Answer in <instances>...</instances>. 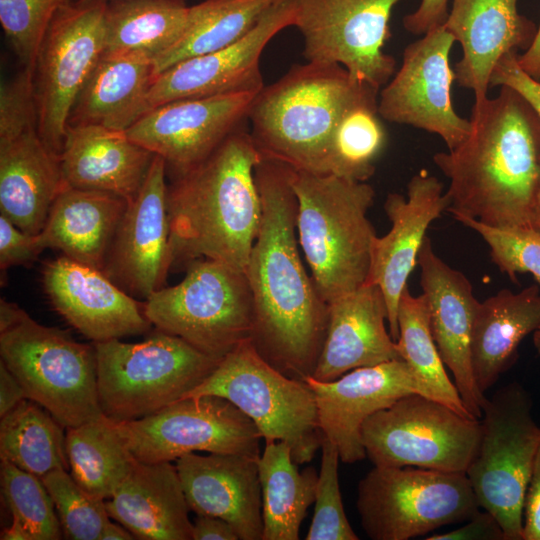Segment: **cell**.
Wrapping results in <instances>:
<instances>
[{
	"label": "cell",
	"mask_w": 540,
	"mask_h": 540,
	"mask_svg": "<svg viewBox=\"0 0 540 540\" xmlns=\"http://www.w3.org/2000/svg\"><path fill=\"white\" fill-rule=\"evenodd\" d=\"M293 172L265 157L256 165L262 218L244 272L253 298L252 343L274 368L305 381L323 347L328 304L300 257Z\"/></svg>",
	"instance_id": "1"
},
{
	"label": "cell",
	"mask_w": 540,
	"mask_h": 540,
	"mask_svg": "<svg viewBox=\"0 0 540 540\" xmlns=\"http://www.w3.org/2000/svg\"><path fill=\"white\" fill-rule=\"evenodd\" d=\"M469 136L433 156L449 179L453 216L494 227L532 229L540 193V118L514 89L474 103Z\"/></svg>",
	"instance_id": "2"
},
{
	"label": "cell",
	"mask_w": 540,
	"mask_h": 540,
	"mask_svg": "<svg viewBox=\"0 0 540 540\" xmlns=\"http://www.w3.org/2000/svg\"><path fill=\"white\" fill-rule=\"evenodd\" d=\"M262 155L241 126L168 186L172 267L206 258L245 271L262 206L255 168Z\"/></svg>",
	"instance_id": "3"
},
{
	"label": "cell",
	"mask_w": 540,
	"mask_h": 540,
	"mask_svg": "<svg viewBox=\"0 0 540 540\" xmlns=\"http://www.w3.org/2000/svg\"><path fill=\"white\" fill-rule=\"evenodd\" d=\"M379 92L338 64L294 65L257 94L249 132L262 157L297 171L329 174L331 142L341 119Z\"/></svg>",
	"instance_id": "4"
},
{
	"label": "cell",
	"mask_w": 540,
	"mask_h": 540,
	"mask_svg": "<svg viewBox=\"0 0 540 540\" xmlns=\"http://www.w3.org/2000/svg\"><path fill=\"white\" fill-rule=\"evenodd\" d=\"M299 245L319 296L328 304L366 284L376 232L367 182L294 169Z\"/></svg>",
	"instance_id": "5"
},
{
	"label": "cell",
	"mask_w": 540,
	"mask_h": 540,
	"mask_svg": "<svg viewBox=\"0 0 540 540\" xmlns=\"http://www.w3.org/2000/svg\"><path fill=\"white\" fill-rule=\"evenodd\" d=\"M1 361L27 399L45 408L65 428L103 415L94 344L75 341L56 327L35 321L17 304L0 300Z\"/></svg>",
	"instance_id": "6"
},
{
	"label": "cell",
	"mask_w": 540,
	"mask_h": 540,
	"mask_svg": "<svg viewBox=\"0 0 540 540\" xmlns=\"http://www.w3.org/2000/svg\"><path fill=\"white\" fill-rule=\"evenodd\" d=\"M102 413L115 423L141 419L183 399L221 359L157 330L138 343H93Z\"/></svg>",
	"instance_id": "7"
},
{
	"label": "cell",
	"mask_w": 540,
	"mask_h": 540,
	"mask_svg": "<svg viewBox=\"0 0 540 540\" xmlns=\"http://www.w3.org/2000/svg\"><path fill=\"white\" fill-rule=\"evenodd\" d=\"M204 395L234 404L254 422L265 442L287 443L298 465L309 463L321 449L324 436L312 389L270 365L251 339L227 353L186 397Z\"/></svg>",
	"instance_id": "8"
},
{
	"label": "cell",
	"mask_w": 540,
	"mask_h": 540,
	"mask_svg": "<svg viewBox=\"0 0 540 540\" xmlns=\"http://www.w3.org/2000/svg\"><path fill=\"white\" fill-rule=\"evenodd\" d=\"M481 434L466 475L480 509L493 514L506 540H523L526 490L540 446V426L532 399L517 382L487 398L480 418Z\"/></svg>",
	"instance_id": "9"
},
{
	"label": "cell",
	"mask_w": 540,
	"mask_h": 540,
	"mask_svg": "<svg viewBox=\"0 0 540 540\" xmlns=\"http://www.w3.org/2000/svg\"><path fill=\"white\" fill-rule=\"evenodd\" d=\"M143 308L157 330L218 359L251 339L253 298L246 274L218 261L189 262L183 280L152 293Z\"/></svg>",
	"instance_id": "10"
},
{
	"label": "cell",
	"mask_w": 540,
	"mask_h": 540,
	"mask_svg": "<svg viewBox=\"0 0 540 540\" xmlns=\"http://www.w3.org/2000/svg\"><path fill=\"white\" fill-rule=\"evenodd\" d=\"M356 507L372 540L424 536L480 509L466 473L411 466H374L358 483Z\"/></svg>",
	"instance_id": "11"
},
{
	"label": "cell",
	"mask_w": 540,
	"mask_h": 540,
	"mask_svg": "<svg viewBox=\"0 0 540 540\" xmlns=\"http://www.w3.org/2000/svg\"><path fill=\"white\" fill-rule=\"evenodd\" d=\"M481 434L480 419L432 398L409 394L371 415L361 435L374 466L466 472Z\"/></svg>",
	"instance_id": "12"
},
{
	"label": "cell",
	"mask_w": 540,
	"mask_h": 540,
	"mask_svg": "<svg viewBox=\"0 0 540 540\" xmlns=\"http://www.w3.org/2000/svg\"><path fill=\"white\" fill-rule=\"evenodd\" d=\"M106 5L107 0H78L62 7L34 64L37 131L59 157L73 106L104 53Z\"/></svg>",
	"instance_id": "13"
},
{
	"label": "cell",
	"mask_w": 540,
	"mask_h": 540,
	"mask_svg": "<svg viewBox=\"0 0 540 540\" xmlns=\"http://www.w3.org/2000/svg\"><path fill=\"white\" fill-rule=\"evenodd\" d=\"M402 0H295L294 24L307 62L338 64L350 76L381 90L395 58L385 53L390 18Z\"/></svg>",
	"instance_id": "14"
},
{
	"label": "cell",
	"mask_w": 540,
	"mask_h": 540,
	"mask_svg": "<svg viewBox=\"0 0 540 540\" xmlns=\"http://www.w3.org/2000/svg\"><path fill=\"white\" fill-rule=\"evenodd\" d=\"M134 458L143 463L176 461L197 451L261 455L254 422L225 398L180 399L147 417L115 423Z\"/></svg>",
	"instance_id": "15"
},
{
	"label": "cell",
	"mask_w": 540,
	"mask_h": 540,
	"mask_svg": "<svg viewBox=\"0 0 540 540\" xmlns=\"http://www.w3.org/2000/svg\"><path fill=\"white\" fill-rule=\"evenodd\" d=\"M455 39L439 26L410 43L403 52L398 72L379 92L382 119L436 134L448 150L470 134V119L458 115L451 101L455 73L450 51Z\"/></svg>",
	"instance_id": "16"
},
{
	"label": "cell",
	"mask_w": 540,
	"mask_h": 540,
	"mask_svg": "<svg viewBox=\"0 0 540 540\" xmlns=\"http://www.w3.org/2000/svg\"><path fill=\"white\" fill-rule=\"evenodd\" d=\"M258 93L232 92L171 101L150 109L125 132L180 174L204 161L247 123Z\"/></svg>",
	"instance_id": "17"
},
{
	"label": "cell",
	"mask_w": 540,
	"mask_h": 540,
	"mask_svg": "<svg viewBox=\"0 0 540 540\" xmlns=\"http://www.w3.org/2000/svg\"><path fill=\"white\" fill-rule=\"evenodd\" d=\"M166 162L154 155L137 195L128 202L103 272L134 298L165 286L172 269Z\"/></svg>",
	"instance_id": "18"
},
{
	"label": "cell",
	"mask_w": 540,
	"mask_h": 540,
	"mask_svg": "<svg viewBox=\"0 0 540 540\" xmlns=\"http://www.w3.org/2000/svg\"><path fill=\"white\" fill-rule=\"evenodd\" d=\"M295 0L274 5L243 38L222 49L184 59L159 73L150 88L151 109L162 104L232 92H260V58L267 44L293 26Z\"/></svg>",
	"instance_id": "19"
},
{
	"label": "cell",
	"mask_w": 540,
	"mask_h": 540,
	"mask_svg": "<svg viewBox=\"0 0 540 540\" xmlns=\"http://www.w3.org/2000/svg\"><path fill=\"white\" fill-rule=\"evenodd\" d=\"M305 382L315 395L320 430L346 464L366 457L361 430L371 415L403 396H425L403 359L356 368L332 381L309 376Z\"/></svg>",
	"instance_id": "20"
},
{
	"label": "cell",
	"mask_w": 540,
	"mask_h": 540,
	"mask_svg": "<svg viewBox=\"0 0 540 540\" xmlns=\"http://www.w3.org/2000/svg\"><path fill=\"white\" fill-rule=\"evenodd\" d=\"M449 201L437 177L421 170L407 185V197L388 194L384 210L390 230L373 241L367 284L383 292L388 312L389 332L399 336L398 307L402 292L416 264L429 225L448 209Z\"/></svg>",
	"instance_id": "21"
},
{
	"label": "cell",
	"mask_w": 540,
	"mask_h": 540,
	"mask_svg": "<svg viewBox=\"0 0 540 540\" xmlns=\"http://www.w3.org/2000/svg\"><path fill=\"white\" fill-rule=\"evenodd\" d=\"M42 283L55 311L93 343L144 334L152 326L143 303L103 271L63 255L45 264Z\"/></svg>",
	"instance_id": "22"
},
{
	"label": "cell",
	"mask_w": 540,
	"mask_h": 540,
	"mask_svg": "<svg viewBox=\"0 0 540 540\" xmlns=\"http://www.w3.org/2000/svg\"><path fill=\"white\" fill-rule=\"evenodd\" d=\"M418 265L439 354L453 375L466 409L480 419L487 398L477 387L471 360L473 327L480 302L468 278L435 253L428 236L420 249Z\"/></svg>",
	"instance_id": "23"
},
{
	"label": "cell",
	"mask_w": 540,
	"mask_h": 540,
	"mask_svg": "<svg viewBox=\"0 0 540 540\" xmlns=\"http://www.w3.org/2000/svg\"><path fill=\"white\" fill-rule=\"evenodd\" d=\"M518 0H452L443 27L461 45L455 81L470 89L476 104L488 96L490 77L498 61L509 53L526 51L538 26L520 14Z\"/></svg>",
	"instance_id": "24"
},
{
	"label": "cell",
	"mask_w": 540,
	"mask_h": 540,
	"mask_svg": "<svg viewBox=\"0 0 540 540\" xmlns=\"http://www.w3.org/2000/svg\"><path fill=\"white\" fill-rule=\"evenodd\" d=\"M258 459L219 453L178 458L175 465L190 511L224 519L239 540H262Z\"/></svg>",
	"instance_id": "25"
},
{
	"label": "cell",
	"mask_w": 540,
	"mask_h": 540,
	"mask_svg": "<svg viewBox=\"0 0 540 540\" xmlns=\"http://www.w3.org/2000/svg\"><path fill=\"white\" fill-rule=\"evenodd\" d=\"M386 321V301L375 284L328 303L326 336L311 377L332 381L356 368L402 359Z\"/></svg>",
	"instance_id": "26"
},
{
	"label": "cell",
	"mask_w": 540,
	"mask_h": 540,
	"mask_svg": "<svg viewBox=\"0 0 540 540\" xmlns=\"http://www.w3.org/2000/svg\"><path fill=\"white\" fill-rule=\"evenodd\" d=\"M154 154L125 131L68 126L60 166L66 186L114 193L130 202L139 192Z\"/></svg>",
	"instance_id": "27"
},
{
	"label": "cell",
	"mask_w": 540,
	"mask_h": 540,
	"mask_svg": "<svg viewBox=\"0 0 540 540\" xmlns=\"http://www.w3.org/2000/svg\"><path fill=\"white\" fill-rule=\"evenodd\" d=\"M110 518L141 540H192L193 523L176 465L136 460L107 499Z\"/></svg>",
	"instance_id": "28"
},
{
	"label": "cell",
	"mask_w": 540,
	"mask_h": 540,
	"mask_svg": "<svg viewBox=\"0 0 540 540\" xmlns=\"http://www.w3.org/2000/svg\"><path fill=\"white\" fill-rule=\"evenodd\" d=\"M128 201L114 193L65 186L40 232L47 248L103 271Z\"/></svg>",
	"instance_id": "29"
},
{
	"label": "cell",
	"mask_w": 540,
	"mask_h": 540,
	"mask_svg": "<svg viewBox=\"0 0 540 540\" xmlns=\"http://www.w3.org/2000/svg\"><path fill=\"white\" fill-rule=\"evenodd\" d=\"M60 158L37 129L0 145V215L21 230L38 234L65 187Z\"/></svg>",
	"instance_id": "30"
},
{
	"label": "cell",
	"mask_w": 540,
	"mask_h": 540,
	"mask_svg": "<svg viewBox=\"0 0 540 540\" xmlns=\"http://www.w3.org/2000/svg\"><path fill=\"white\" fill-rule=\"evenodd\" d=\"M154 58L143 53L103 54L79 94L68 126L126 131L150 109Z\"/></svg>",
	"instance_id": "31"
},
{
	"label": "cell",
	"mask_w": 540,
	"mask_h": 540,
	"mask_svg": "<svg viewBox=\"0 0 540 540\" xmlns=\"http://www.w3.org/2000/svg\"><path fill=\"white\" fill-rule=\"evenodd\" d=\"M540 326V288L502 289L479 303L471 343L474 378L482 394L515 359L521 341Z\"/></svg>",
	"instance_id": "32"
},
{
	"label": "cell",
	"mask_w": 540,
	"mask_h": 540,
	"mask_svg": "<svg viewBox=\"0 0 540 540\" xmlns=\"http://www.w3.org/2000/svg\"><path fill=\"white\" fill-rule=\"evenodd\" d=\"M262 493V540H298L307 509L314 503L318 473L298 470L290 446L265 442L258 459Z\"/></svg>",
	"instance_id": "33"
},
{
	"label": "cell",
	"mask_w": 540,
	"mask_h": 540,
	"mask_svg": "<svg viewBox=\"0 0 540 540\" xmlns=\"http://www.w3.org/2000/svg\"><path fill=\"white\" fill-rule=\"evenodd\" d=\"M189 9L185 0L107 1L103 54L143 53L155 60L180 40Z\"/></svg>",
	"instance_id": "34"
},
{
	"label": "cell",
	"mask_w": 540,
	"mask_h": 540,
	"mask_svg": "<svg viewBox=\"0 0 540 540\" xmlns=\"http://www.w3.org/2000/svg\"><path fill=\"white\" fill-rule=\"evenodd\" d=\"M281 1L203 0L190 6L184 34L174 46L154 60L156 76L184 59L237 42Z\"/></svg>",
	"instance_id": "35"
},
{
	"label": "cell",
	"mask_w": 540,
	"mask_h": 540,
	"mask_svg": "<svg viewBox=\"0 0 540 540\" xmlns=\"http://www.w3.org/2000/svg\"><path fill=\"white\" fill-rule=\"evenodd\" d=\"M66 450L73 479L103 500L112 497L136 462L115 422L104 414L66 428Z\"/></svg>",
	"instance_id": "36"
},
{
	"label": "cell",
	"mask_w": 540,
	"mask_h": 540,
	"mask_svg": "<svg viewBox=\"0 0 540 540\" xmlns=\"http://www.w3.org/2000/svg\"><path fill=\"white\" fill-rule=\"evenodd\" d=\"M63 428L45 408L25 399L1 417L0 458L39 478L69 470Z\"/></svg>",
	"instance_id": "37"
},
{
	"label": "cell",
	"mask_w": 540,
	"mask_h": 540,
	"mask_svg": "<svg viewBox=\"0 0 540 540\" xmlns=\"http://www.w3.org/2000/svg\"><path fill=\"white\" fill-rule=\"evenodd\" d=\"M398 327L396 342L401 358L416 375L425 396L473 417L445 370L432 336L427 300L423 293L414 296L408 286L404 289L398 307Z\"/></svg>",
	"instance_id": "38"
},
{
	"label": "cell",
	"mask_w": 540,
	"mask_h": 540,
	"mask_svg": "<svg viewBox=\"0 0 540 540\" xmlns=\"http://www.w3.org/2000/svg\"><path fill=\"white\" fill-rule=\"evenodd\" d=\"M381 119L378 98L346 112L331 142L329 174L358 182H367L373 176L375 162L387 142Z\"/></svg>",
	"instance_id": "39"
},
{
	"label": "cell",
	"mask_w": 540,
	"mask_h": 540,
	"mask_svg": "<svg viewBox=\"0 0 540 540\" xmlns=\"http://www.w3.org/2000/svg\"><path fill=\"white\" fill-rule=\"evenodd\" d=\"M2 496L12 520L20 523L31 540H58L62 529L43 481L14 464L1 460Z\"/></svg>",
	"instance_id": "40"
},
{
	"label": "cell",
	"mask_w": 540,
	"mask_h": 540,
	"mask_svg": "<svg viewBox=\"0 0 540 540\" xmlns=\"http://www.w3.org/2000/svg\"><path fill=\"white\" fill-rule=\"evenodd\" d=\"M41 479L53 501L64 538L99 540L110 521L105 501L84 490L68 470L57 469Z\"/></svg>",
	"instance_id": "41"
},
{
	"label": "cell",
	"mask_w": 540,
	"mask_h": 540,
	"mask_svg": "<svg viewBox=\"0 0 540 540\" xmlns=\"http://www.w3.org/2000/svg\"><path fill=\"white\" fill-rule=\"evenodd\" d=\"M71 0H0V22L14 52L31 71L57 12Z\"/></svg>",
	"instance_id": "42"
},
{
	"label": "cell",
	"mask_w": 540,
	"mask_h": 540,
	"mask_svg": "<svg viewBox=\"0 0 540 540\" xmlns=\"http://www.w3.org/2000/svg\"><path fill=\"white\" fill-rule=\"evenodd\" d=\"M315 491L314 514L306 540H358L345 514L338 478L336 446L324 438Z\"/></svg>",
	"instance_id": "43"
},
{
	"label": "cell",
	"mask_w": 540,
	"mask_h": 540,
	"mask_svg": "<svg viewBox=\"0 0 540 540\" xmlns=\"http://www.w3.org/2000/svg\"><path fill=\"white\" fill-rule=\"evenodd\" d=\"M454 218L477 232L490 249L498 269L515 280L530 273L540 283V233L530 228L494 227L466 216Z\"/></svg>",
	"instance_id": "44"
},
{
	"label": "cell",
	"mask_w": 540,
	"mask_h": 540,
	"mask_svg": "<svg viewBox=\"0 0 540 540\" xmlns=\"http://www.w3.org/2000/svg\"><path fill=\"white\" fill-rule=\"evenodd\" d=\"M37 129L33 71L23 68L0 90V145Z\"/></svg>",
	"instance_id": "45"
},
{
	"label": "cell",
	"mask_w": 540,
	"mask_h": 540,
	"mask_svg": "<svg viewBox=\"0 0 540 540\" xmlns=\"http://www.w3.org/2000/svg\"><path fill=\"white\" fill-rule=\"evenodd\" d=\"M45 249L40 233H27L0 215L1 276L10 267L30 266Z\"/></svg>",
	"instance_id": "46"
},
{
	"label": "cell",
	"mask_w": 540,
	"mask_h": 540,
	"mask_svg": "<svg viewBox=\"0 0 540 540\" xmlns=\"http://www.w3.org/2000/svg\"><path fill=\"white\" fill-rule=\"evenodd\" d=\"M517 57L518 53H509L498 61L490 77V87L508 86L514 89L540 118V82L521 69Z\"/></svg>",
	"instance_id": "47"
},
{
	"label": "cell",
	"mask_w": 540,
	"mask_h": 540,
	"mask_svg": "<svg viewBox=\"0 0 540 540\" xmlns=\"http://www.w3.org/2000/svg\"><path fill=\"white\" fill-rule=\"evenodd\" d=\"M466 523L454 530L431 534L426 540H506L504 531L490 512L480 509Z\"/></svg>",
	"instance_id": "48"
},
{
	"label": "cell",
	"mask_w": 540,
	"mask_h": 540,
	"mask_svg": "<svg viewBox=\"0 0 540 540\" xmlns=\"http://www.w3.org/2000/svg\"><path fill=\"white\" fill-rule=\"evenodd\" d=\"M449 0H421L418 8L403 18L404 28L415 35L443 26L449 10Z\"/></svg>",
	"instance_id": "49"
},
{
	"label": "cell",
	"mask_w": 540,
	"mask_h": 540,
	"mask_svg": "<svg viewBox=\"0 0 540 540\" xmlns=\"http://www.w3.org/2000/svg\"><path fill=\"white\" fill-rule=\"evenodd\" d=\"M523 540H540V446L525 495Z\"/></svg>",
	"instance_id": "50"
},
{
	"label": "cell",
	"mask_w": 540,
	"mask_h": 540,
	"mask_svg": "<svg viewBox=\"0 0 540 540\" xmlns=\"http://www.w3.org/2000/svg\"><path fill=\"white\" fill-rule=\"evenodd\" d=\"M192 540H239L234 528L224 519L197 515L192 528Z\"/></svg>",
	"instance_id": "51"
},
{
	"label": "cell",
	"mask_w": 540,
	"mask_h": 540,
	"mask_svg": "<svg viewBox=\"0 0 540 540\" xmlns=\"http://www.w3.org/2000/svg\"><path fill=\"white\" fill-rule=\"evenodd\" d=\"M25 399L27 396L22 385L0 360V418Z\"/></svg>",
	"instance_id": "52"
},
{
	"label": "cell",
	"mask_w": 540,
	"mask_h": 540,
	"mask_svg": "<svg viewBox=\"0 0 540 540\" xmlns=\"http://www.w3.org/2000/svg\"><path fill=\"white\" fill-rule=\"evenodd\" d=\"M517 62L523 71L540 82V23L532 45L518 54Z\"/></svg>",
	"instance_id": "53"
},
{
	"label": "cell",
	"mask_w": 540,
	"mask_h": 540,
	"mask_svg": "<svg viewBox=\"0 0 540 540\" xmlns=\"http://www.w3.org/2000/svg\"><path fill=\"white\" fill-rule=\"evenodd\" d=\"M134 535L123 525L109 521L104 527L99 540H131Z\"/></svg>",
	"instance_id": "54"
},
{
	"label": "cell",
	"mask_w": 540,
	"mask_h": 540,
	"mask_svg": "<svg viewBox=\"0 0 540 540\" xmlns=\"http://www.w3.org/2000/svg\"><path fill=\"white\" fill-rule=\"evenodd\" d=\"M1 540H31L27 531L23 526L15 520H12L11 525L4 528L0 534Z\"/></svg>",
	"instance_id": "55"
},
{
	"label": "cell",
	"mask_w": 540,
	"mask_h": 540,
	"mask_svg": "<svg viewBox=\"0 0 540 540\" xmlns=\"http://www.w3.org/2000/svg\"><path fill=\"white\" fill-rule=\"evenodd\" d=\"M532 229L540 233V193L538 196V201L536 205V210L533 218Z\"/></svg>",
	"instance_id": "56"
},
{
	"label": "cell",
	"mask_w": 540,
	"mask_h": 540,
	"mask_svg": "<svg viewBox=\"0 0 540 540\" xmlns=\"http://www.w3.org/2000/svg\"><path fill=\"white\" fill-rule=\"evenodd\" d=\"M533 344L540 354V326L533 332Z\"/></svg>",
	"instance_id": "57"
}]
</instances>
